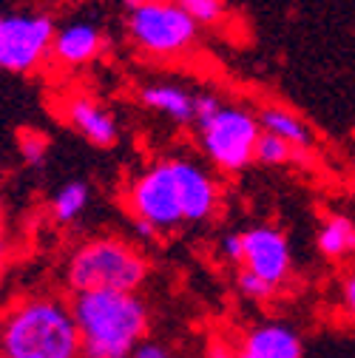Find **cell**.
<instances>
[{
	"mask_svg": "<svg viewBox=\"0 0 355 358\" xmlns=\"http://www.w3.org/2000/svg\"><path fill=\"white\" fill-rule=\"evenodd\" d=\"M103 49H106V34H103V29L97 23H92V20H71L66 26L55 29L49 57L57 66L80 69V66L94 63L103 55Z\"/></svg>",
	"mask_w": 355,
	"mask_h": 358,
	"instance_id": "cell-11",
	"label": "cell"
},
{
	"mask_svg": "<svg viewBox=\"0 0 355 358\" xmlns=\"http://www.w3.org/2000/svg\"><path fill=\"white\" fill-rule=\"evenodd\" d=\"M148 259L119 236L82 242L66 264V285L77 293H137L148 279Z\"/></svg>",
	"mask_w": 355,
	"mask_h": 358,
	"instance_id": "cell-4",
	"label": "cell"
},
{
	"mask_svg": "<svg viewBox=\"0 0 355 358\" xmlns=\"http://www.w3.org/2000/svg\"><path fill=\"white\" fill-rule=\"evenodd\" d=\"M131 43L151 57H180L196 43V23L173 0H125Z\"/></svg>",
	"mask_w": 355,
	"mask_h": 358,
	"instance_id": "cell-5",
	"label": "cell"
},
{
	"mask_svg": "<svg viewBox=\"0 0 355 358\" xmlns=\"http://www.w3.org/2000/svg\"><path fill=\"white\" fill-rule=\"evenodd\" d=\"M296 154H298V151H293L287 143H282L279 137H270V134L261 131L259 140H256V148H253V162L273 168V165H287V162H293Z\"/></svg>",
	"mask_w": 355,
	"mask_h": 358,
	"instance_id": "cell-17",
	"label": "cell"
},
{
	"mask_svg": "<svg viewBox=\"0 0 355 358\" xmlns=\"http://www.w3.org/2000/svg\"><path fill=\"white\" fill-rule=\"evenodd\" d=\"M222 253H225L228 262L242 264V234H228V236H222Z\"/></svg>",
	"mask_w": 355,
	"mask_h": 358,
	"instance_id": "cell-21",
	"label": "cell"
},
{
	"mask_svg": "<svg viewBox=\"0 0 355 358\" xmlns=\"http://www.w3.org/2000/svg\"><path fill=\"white\" fill-rule=\"evenodd\" d=\"M140 100L148 111L168 117L176 125H191L194 122V94L182 85L173 83H151L140 88Z\"/></svg>",
	"mask_w": 355,
	"mask_h": 358,
	"instance_id": "cell-12",
	"label": "cell"
},
{
	"mask_svg": "<svg viewBox=\"0 0 355 358\" xmlns=\"http://www.w3.org/2000/svg\"><path fill=\"white\" fill-rule=\"evenodd\" d=\"M173 3L196 23V29L199 26H216V23L225 20V15H228L225 0H173Z\"/></svg>",
	"mask_w": 355,
	"mask_h": 358,
	"instance_id": "cell-16",
	"label": "cell"
},
{
	"mask_svg": "<svg viewBox=\"0 0 355 358\" xmlns=\"http://www.w3.org/2000/svg\"><path fill=\"white\" fill-rule=\"evenodd\" d=\"M88 199H92L88 182H82V179H71V182H66L52 199V208H49L52 219L57 222V225H71V222H77L85 213Z\"/></svg>",
	"mask_w": 355,
	"mask_h": 358,
	"instance_id": "cell-15",
	"label": "cell"
},
{
	"mask_svg": "<svg viewBox=\"0 0 355 358\" xmlns=\"http://www.w3.org/2000/svg\"><path fill=\"white\" fill-rule=\"evenodd\" d=\"M131 358H171V352H168V347L165 344H159V341H140L137 347H134V352H131Z\"/></svg>",
	"mask_w": 355,
	"mask_h": 358,
	"instance_id": "cell-20",
	"label": "cell"
},
{
	"mask_svg": "<svg viewBox=\"0 0 355 358\" xmlns=\"http://www.w3.org/2000/svg\"><path fill=\"white\" fill-rule=\"evenodd\" d=\"M344 307H347V313H352L355 310V276H344Z\"/></svg>",
	"mask_w": 355,
	"mask_h": 358,
	"instance_id": "cell-23",
	"label": "cell"
},
{
	"mask_svg": "<svg viewBox=\"0 0 355 358\" xmlns=\"http://www.w3.org/2000/svg\"><path fill=\"white\" fill-rule=\"evenodd\" d=\"M316 245L319 253L330 262H341L349 259V253L355 250V225L352 219L344 213H333L321 222V228L316 234Z\"/></svg>",
	"mask_w": 355,
	"mask_h": 358,
	"instance_id": "cell-14",
	"label": "cell"
},
{
	"mask_svg": "<svg viewBox=\"0 0 355 358\" xmlns=\"http://www.w3.org/2000/svg\"><path fill=\"white\" fill-rule=\"evenodd\" d=\"M55 20L49 15L23 12L0 15V69L29 74L49 60Z\"/></svg>",
	"mask_w": 355,
	"mask_h": 358,
	"instance_id": "cell-7",
	"label": "cell"
},
{
	"mask_svg": "<svg viewBox=\"0 0 355 358\" xmlns=\"http://www.w3.org/2000/svg\"><path fill=\"white\" fill-rule=\"evenodd\" d=\"M205 358H236V355H233V347H231V344H225V341H213V344L208 347Z\"/></svg>",
	"mask_w": 355,
	"mask_h": 358,
	"instance_id": "cell-22",
	"label": "cell"
},
{
	"mask_svg": "<svg viewBox=\"0 0 355 358\" xmlns=\"http://www.w3.org/2000/svg\"><path fill=\"white\" fill-rule=\"evenodd\" d=\"M199 145L205 157L219 168V171H245L253 162V148L259 140V122L256 114L239 108V106H225L222 103L210 117L194 122Z\"/></svg>",
	"mask_w": 355,
	"mask_h": 358,
	"instance_id": "cell-6",
	"label": "cell"
},
{
	"mask_svg": "<svg viewBox=\"0 0 355 358\" xmlns=\"http://www.w3.org/2000/svg\"><path fill=\"white\" fill-rule=\"evenodd\" d=\"M219 199L213 173L185 157L157 159L128 185V210L143 239L173 234L182 225H202L219 210Z\"/></svg>",
	"mask_w": 355,
	"mask_h": 358,
	"instance_id": "cell-1",
	"label": "cell"
},
{
	"mask_svg": "<svg viewBox=\"0 0 355 358\" xmlns=\"http://www.w3.org/2000/svg\"><path fill=\"white\" fill-rule=\"evenodd\" d=\"M0 358H80V336L68 301L29 293L0 313Z\"/></svg>",
	"mask_w": 355,
	"mask_h": 358,
	"instance_id": "cell-2",
	"label": "cell"
},
{
	"mask_svg": "<svg viewBox=\"0 0 355 358\" xmlns=\"http://www.w3.org/2000/svg\"><path fill=\"white\" fill-rule=\"evenodd\" d=\"M233 355L236 358H304V341L296 327L268 319L261 324L247 327L239 336Z\"/></svg>",
	"mask_w": 355,
	"mask_h": 358,
	"instance_id": "cell-10",
	"label": "cell"
},
{
	"mask_svg": "<svg viewBox=\"0 0 355 358\" xmlns=\"http://www.w3.org/2000/svg\"><path fill=\"white\" fill-rule=\"evenodd\" d=\"M63 122L71 125L85 143H92L97 148H114L119 143V125L117 117L97 103L92 94H71L63 100Z\"/></svg>",
	"mask_w": 355,
	"mask_h": 358,
	"instance_id": "cell-9",
	"label": "cell"
},
{
	"mask_svg": "<svg viewBox=\"0 0 355 358\" xmlns=\"http://www.w3.org/2000/svg\"><path fill=\"white\" fill-rule=\"evenodd\" d=\"M236 287H239V293L245 296V299H250V301H268L270 296H273V290L264 285V282H259L256 276H250L247 271H239V276H236Z\"/></svg>",
	"mask_w": 355,
	"mask_h": 358,
	"instance_id": "cell-19",
	"label": "cell"
},
{
	"mask_svg": "<svg viewBox=\"0 0 355 358\" xmlns=\"http://www.w3.org/2000/svg\"><path fill=\"white\" fill-rule=\"evenodd\" d=\"M259 282H264L273 293L293 273V253L287 236L273 225H253L242 234V264Z\"/></svg>",
	"mask_w": 355,
	"mask_h": 358,
	"instance_id": "cell-8",
	"label": "cell"
},
{
	"mask_svg": "<svg viewBox=\"0 0 355 358\" xmlns=\"http://www.w3.org/2000/svg\"><path fill=\"white\" fill-rule=\"evenodd\" d=\"M256 122L264 134H270V137H279L282 143H287L293 151H307L310 145H313V131L307 128V122L282 108V106H268V108H261L256 114Z\"/></svg>",
	"mask_w": 355,
	"mask_h": 358,
	"instance_id": "cell-13",
	"label": "cell"
},
{
	"mask_svg": "<svg viewBox=\"0 0 355 358\" xmlns=\"http://www.w3.org/2000/svg\"><path fill=\"white\" fill-rule=\"evenodd\" d=\"M68 307L80 336V358H131L151 327L140 293H77Z\"/></svg>",
	"mask_w": 355,
	"mask_h": 358,
	"instance_id": "cell-3",
	"label": "cell"
},
{
	"mask_svg": "<svg viewBox=\"0 0 355 358\" xmlns=\"http://www.w3.org/2000/svg\"><path fill=\"white\" fill-rule=\"evenodd\" d=\"M6 253V213H3V205H0V256Z\"/></svg>",
	"mask_w": 355,
	"mask_h": 358,
	"instance_id": "cell-24",
	"label": "cell"
},
{
	"mask_svg": "<svg viewBox=\"0 0 355 358\" xmlns=\"http://www.w3.org/2000/svg\"><path fill=\"white\" fill-rule=\"evenodd\" d=\"M17 151L29 165H40L49 154V137L46 134H40V131L26 128V131L17 134Z\"/></svg>",
	"mask_w": 355,
	"mask_h": 358,
	"instance_id": "cell-18",
	"label": "cell"
}]
</instances>
